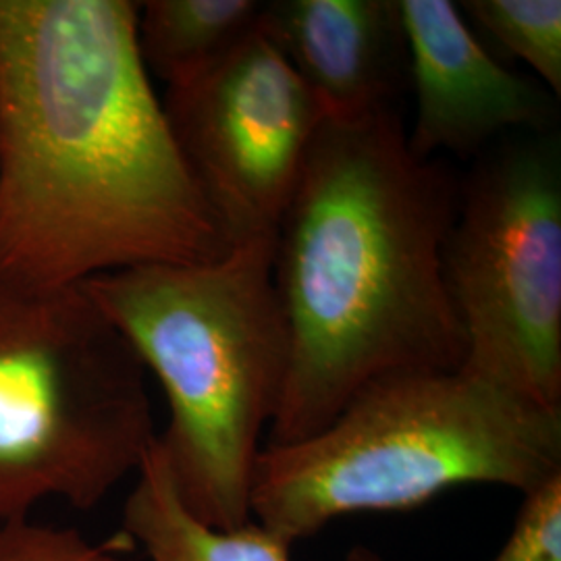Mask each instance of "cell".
<instances>
[{
	"label": "cell",
	"mask_w": 561,
	"mask_h": 561,
	"mask_svg": "<svg viewBox=\"0 0 561 561\" xmlns=\"http://www.w3.org/2000/svg\"><path fill=\"white\" fill-rule=\"evenodd\" d=\"M443 279L463 335L460 370L561 408V144L514 134L460 181Z\"/></svg>",
	"instance_id": "8992f818"
},
{
	"label": "cell",
	"mask_w": 561,
	"mask_h": 561,
	"mask_svg": "<svg viewBox=\"0 0 561 561\" xmlns=\"http://www.w3.org/2000/svg\"><path fill=\"white\" fill-rule=\"evenodd\" d=\"M157 437L140 356L83 285L0 283V524L96 507Z\"/></svg>",
	"instance_id": "5b68a950"
},
{
	"label": "cell",
	"mask_w": 561,
	"mask_h": 561,
	"mask_svg": "<svg viewBox=\"0 0 561 561\" xmlns=\"http://www.w3.org/2000/svg\"><path fill=\"white\" fill-rule=\"evenodd\" d=\"M125 533L150 561H291V542L250 520L213 528L181 503L159 443H152L123 510Z\"/></svg>",
	"instance_id": "30bf717a"
},
{
	"label": "cell",
	"mask_w": 561,
	"mask_h": 561,
	"mask_svg": "<svg viewBox=\"0 0 561 561\" xmlns=\"http://www.w3.org/2000/svg\"><path fill=\"white\" fill-rule=\"evenodd\" d=\"M561 474V408L456 370L368 382L304 442L262 447L250 516L287 542L364 512H405L461 484L522 495Z\"/></svg>",
	"instance_id": "277c9868"
},
{
	"label": "cell",
	"mask_w": 561,
	"mask_h": 561,
	"mask_svg": "<svg viewBox=\"0 0 561 561\" xmlns=\"http://www.w3.org/2000/svg\"><path fill=\"white\" fill-rule=\"evenodd\" d=\"M259 0H150L138 4V46L167 85L221 59L261 23Z\"/></svg>",
	"instance_id": "8fae6325"
},
{
	"label": "cell",
	"mask_w": 561,
	"mask_h": 561,
	"mask_svg": "<svg viewBox=\"0 0 561 561\" xmlns=\"http://www.w3.org/2000/svg\"><path fill=\"white\" fill-rule=\"evenodd\" d=\"M491 561H561V474L522 495L514 528Z\"/></svg>",
	"instance_id": "4fadbf2b"
},
{
	"label": "cell",
	"mask_w": 561,
	"mask_h": 561,
	"mask_svg": "<svg viewBox=\"0 0 561 561\" xmlns=\"http://www.w3.org/2000/svg\"><path fill=\"white\" fill-rule=\"evenodd\" d=\"M261 27L329 119L396 108L408 73L398 0H273Z\"/></svg>",
	"instance_id": "9c48e42d"
},
{
	"label": "cell",
	"mask_w": 561,
	"mask_h": 561,
	"mask_svg": "<svg viewBox=\"0 0 561 561\" xmlns=\"http://www.w3.org/2000/svg\"><path fill=\"white\" fill-rule=\"evenodd\" d=\"M345 561H396L391 560V558H387V556H382L379 553L377 549H370V547H366V545H356V547H352L350 551H347V556H345Z\"/></svg>",
	"instance_id": "9a60e30c"
},
{
	"label": "cell",
	"mask_w": 561,
	"mask_h": 561,
	"mask_svg": "<svg viewBox=\"0 0 561 561\" xmlns=\"http://www.w3.org/2000/svg\"><path fill=\"white\" fill-rule=\"evenodd\" d=\"M273 252L275 238H256L219 261L134 266L83 283L161 382L169 424L157 443L181 503L221 530L252 520L254 463L287 377Z\"/></svg>",
	"instance_id": "3957f363"
},
{
	"label": "cell",
	"mask_w": 561,
	"mask_h": 561,
	"mask_svg": "<svg viewBox=\"0 0 561 561\" xmlns=\"http://www.w3.org/2000/svg\"><path fill=\"white\" fill-rule=\"evenodd\" d=\"M458 7L497 50L526 62L533 78L560 99V0H466Z\"/></svg>",
	"instance_id": "7c38bea8"
},
{
	"label": "cell",
	"mask_w": 561,
	"mask_h": 561,
	"mask_svg": "<svg viewBox=\"0 0 561 561\" xmlns=\"http://www.w3.org/2000/svg\"><path fill=\"white\" fill-rule=\"evenodd\" d=\"M460 180L422 161L396 108L324 119L273 252L287 377L271 442H304L362 387L456 370L463 335L443 279Z\"/></svg>",
	"instance_id": "7a4b0ae2"
},
{
	"label": "cell",
	"mask_w": 561,
	"mask_h": 561,
	"mask_svg": "<svg viewBox=\"0 0 561 561\" xmlns=\"http://www.w3.org/2000/svg\"><path fill=\"white\" fill-rule=\"evenodd\" d=\"M0 561H125L80 530L32 518L0 524Z\"/></svg>",
	"instance_id": "5bb4252c"
},
{
	"label": "cell",
	"mask_w": 561,
	"mask_h": 561,
	"mask_svg": "<svg viewBox=\"0 0 561 561\" xmlns=\"http://www.w3.org/2000/svg\"><path fill=\"white\" fill-rule=\"evenodd\" d=\"M162 106L231 248L275 238L329 117L261 23L201 73L169 85Z\"/></svg>",
	"instance_id": "52a82bcc"
},
{
	"label": "cell",
	"mask_w": 561,
	"mask_h": 561,
	"mask_svg": "<svg viewBox=\"0 0 561 561\" xmlns=\"http://www.w3.org/2000/svg\"><path fill=\"white\" fill-rule=\"evenodd\" d=\"M231 250L138 46V2L0 0V283Z\"/></svg>",
	"instance_id": "6da1fadb"
},
{
	"label": "cell",
	"mask_w": 561,
	"mask_h": 561,
	"mask_svg": "<svg viewBox=\"0 0 561 561\" xmlns=\"http://www.w3.org/2000/svg\"><path fill=\"white\" fill-rule=\"evenodd\" d=\"M398 7L416 99L408 146L419 159L481 157L514 134L558 131V96L493 57L456 2L398 0Z\"/></svg>",
	"instance_id": "ba28073f"
}]
</instances>
